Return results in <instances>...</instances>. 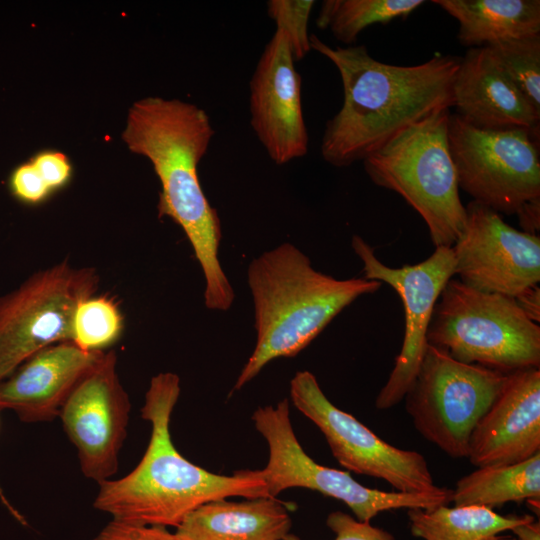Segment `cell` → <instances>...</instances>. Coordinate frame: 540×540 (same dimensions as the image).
<instances>
[{
    "label": "cell",
    "instance_id": "23",
    "mask_svg": "<svg viewBox=\"0 0 540 540\" xmlns=\"http://www.w3.org/2000/svg\"><path fill=\"white\" fill-rule=\"evenodd\" d=\"M424 3L423 0H325L316 25L322 30L329 29L338 41L350 45L368 26L406 18Z\"/></svg>",
    "mask_w": 540,
    "mask_h": 540
},
{
    "label": "cell",
    "instance_id": "1",
    "mask_svg": "<svg viewBox=\"0 0 540 540\" xmlns=\"http://www.w3.org/2000/svg\"><path fill=\"white\" fill-rule=\"evenodd\" d=\"M311 49L337 68L343 103L328 120L323 159L335 167L363 161L396 133L440 109L453 107L460 57L435 54L412 66L383 63L364 45L333 48L310 34Z\"/></svg>",
    "mask_w": 540,
    "mask_h": 540
},
{
    "label": "cell",
    "instance_id": "15",
    "mask_svg": "<svg viewBox=\"0 0 540 540\" xmlns=\"http://www.w3.org/2000/svg\"><path fill=\"white\" fill-rule=\"evenodd\" d=\"M289 40L276 29L250 81V124L277 165L304 157L308 133L301 100V77Z\"/></svg>",
    "mask_w": 540,
    "mask_h": 540
},
{
    "label": "cell",
    "instance_id": "34",
    "mask_svg": "<svg viewBox=\"0 0 540 540\" xmlns=\"http://www.w3.org/2000/svg\"><path fill=\"white\" fill-rule=\"evenodd\" d=\"M528 508L539 517L540 499H528L526 500Z\"/></svg>",
    "mask_w": 540,
    "mask_h": 540
},
{
    "label": "cell",
    "instance_id": "10",
    "mask_svg": "<svg viewBox=\"0 0 540 540\" xmlns=\"http://www.w3.org/2000/svg\"><path fill=\"white\" fill-rule=\"evenodd\" d=\"M540 135L523 128L489 130L449 115L448 141L459 188L499 214L515 215L540 197Z\"/></svg>",
    "mask_w": 540,
    "mask_h": 540
},
{
    "label": "cell",
    "instance_id": "31",
    "mask_svg": "<svg viewBox=\"0 0 540 540\" xmlns=\"http://www.w3.org/2000/svg\"><path fill=\"white\" fill-rule=\"evenodd\" d=\"M521 231L538 235L540 230V197L525 202L516 212Z\"/></svg>",
    "mask_w": 540,
    "mask_h": 540
},
{
    "label": "cell",
    "instance_id": "35",
    "mask_svg": "<svg viewBox=\"0 0 540 540\" xmlns=\"http://www.w3.org/2000/svg\"><path fill=\"white\" fill-rule=\"evenodd\" d=\"M489 540H517L514 536H506V535H503L502 534H498L492 538H490Z\"/></svg>",
    "mask_w": 540,
    "mask_h": 540
},
{
    "label": "cell",
    "instance_id": "2",
    "mask_svg": "<svg viewBox=\"0 0 540 540\" xmlns=\"http://www.w3.org/2000/svg\"><path fill=\"white\" fill-rule=\"evenodd\" d=\"M214 134L202 108L179 99L146 97L130 107L122 138L153 165L161 184L158 216L172 219L189 240L204 275L206 307L226 311L234 291L218 258L220 219L198 176Z\"/></svg>",
    "mask_w": 540,
    "mask_h": 540
},
{
    "label": "cell",
    "instance_id": "18",
    "mask_svg": "<svg viewBox=\"0 0 540 540\" xmlns=\"http://www.w3.org/2000/svg\"><path fill=\"white\" fill-rule=\"evenodd\" d=\"M453 107L474 127L523 128L540 135V113L488 47L469 48L453 83Z\"/></svg>",
    "mask_w": 540,
    "mask_h": 540
},
{
    "label": "cell",
    "instance_id": "12",
    "mask_svg": "<svg viewBox=\"0 0 540 540\" xmlns=\"http://www.w3.org/2000/svg\"><path fill=\"white\" fill-rule=\"evenodd\" d=\"M351 244L363 262L364 278L390 285L404 307L403 344L375 400L377 409L386 410L404 399L419 371L428 346L427 333L435 305L443 288L455 275L454 254L452 247H436L420 263L391 268L375 256L374 249L362 237L354 235Z\"/></svg>",
    "mask_w": 540,
    "mask_h": 540
},
{
    "label": "cell",
    "instance_id": "26",
    "mask_svg": "<svg viewBox=\"0 0 540 540\" xmlns=\"http://www.w3.org/2000/svg\"><path fill=\"white\" fill-rule=\"evenodd\" d=\"M313 0H270L267 2L269 17L276 29L285 33L295 61L302 60L311 50L308 21L314 6Z\"/></svg>",
    "mask_w": 540,
    "mask_h": 540
},
{
    "label": "cell",
    "instance_id": "6",
    "mask_svg": "<svg viewBox=\"0 0 540 540\" xmlns=\"http://www.w3.org/2000/svg\"><path fill=\"white\" fill-rule=\"evenodd\" d=\"M428 344L467 364L504 373L540 368V326L515 299L451 278L435 305Z\"/></svg>",
    "mask_w": 540,
    "mask_h": 540
},
{
    "label": "cell",
    "instance_id": "20",
    "mask_svg": "<svg viewBox=\"0 0 540 540\" xmlns=\"http://www.w3.org/2000/svg\"><path fill=\"white\" fill-rule=\"evenodd\" d=\"M459 23L461 45L478 48L540 35L539 0H433Z\"/></svg>",
    "mask_w": 540,
    "mask_h": 540
},
{
    "label": "cell",
    "instance_id": "7",
    "mask_svg": "<svg viewBox=\"0 0 540 540\" xmlns=\"http://www.w3.org/2000/svg\"><path fill=\"white\" fill-rule=\"evenodd\" d=\"M509 373L455 360L428 344L404 396L415 429L452 458H467L472 432L504 388Z\"/></svg>",
    "mask_w": 540,
    "mask_h": 540
},
{
    "label": "cell",
    "instance_id": "8",
    "mask_svg": "<svg viewBox=\"0 0 540 540\" xmlns=\"http://www.w3.org/2000/svg\"><path fill=\"white\" fill-rule=\"evenodd\" d=\"M100 275L68 258L39 269L0 296V382L29 357L52 344L72 341L78 304L95 295Z\"/></svg>",
    "mask_w": 540,
    "mask_h": 540
},
{
    "label": "cell",
    "instance_id": "25",
    "mask_svg": "<svg viewBox=\"0 0 540 540\" xmlns=\"http://www.w3.org/2000/svg\"><path fill=\"white\" fill-rule=\"evenodd\" d=\"M486 47L540 113V35L502 41Z\"/></svg>",
    "mask_w": 540,
    "mask_h": 540
},
{
    "label": "cell",
    "instance_id": "33",
    "mask_svg": "<svg viewBox=\"0 0 540 540\" xmlns=\"http://www.w3.org/2000/svg\"><path fill=\"white\" fill-rule=\"evenodd\" d=\"M511 531L517 540H540V522L535 518L517 525Z\"/></svg>",
    "mask_w": 540,
    "mask_h": 540
},
{
    "label": "cell",
    "instance_id": "17",
    "mask_svg": "<svg viewBox=\"0 0 540 540\" xmlns=\"http://www.w3.org/2000/svg\"><path fill=\"white\" fill-rule=\"evenodd\" d=\"M104 354L83 350L70 340L43 348L0 382V410H12L26 423L59 417L73 389Z\"/></svg>",
    "mask_w": 540,
    "mask_h": 540
},
{
    "label": "cell",
    "instance_id": "5",
    "mask_svg": "<svg viewBox=\"0 0 540 540\" xmlns=\"http://www.w3.org/2000/svg\"><path fill=\"white\" fill-rule=\"evenodd\" d=\"M449 109L405 127L363 160L366 174L424 220L436 247H452L466 221L448 141Z\"/></svg>",
    "mask_w": 540,
    "mask_h": 540
},
{
    "label": "cell",
    "instance_id": "27",
    "mask_svg": "<svg viewBox=\"0 0 540 540\" xmlns=\"http://www.w3.org/2000/svg\"><path fill=\"white\" fill-rule=\"evenodd\" d=\"M326 524L335 534L334 540H395L391 533L372 525L370 521H360L339 510L327 516ZM283 540L301 539L289 533Z\"/></svg>",
    "mask_w": 540,
    "mask_h": 540
},
{
    "label": "cell",
    "instance_id": "4",
    "mask_svg": "<svg viewBox=\"0 0 540 540\" xmlns=\"http://www.w3.org/2000/svg\"><path fill=\"white\" fill-rule=\"evenodd\" d=\"M247 281L254 305L256 345L233 391L271 361L294 357L358 297L375 293L380 281L336 279L313 268L296 246L283 243L253 259Z\"/></svg>",
    "mask_w": 540,
    "mask_h": 540
},
{
    "label": "cell",
    "instance_id": "19",
    "mask_svg": "<svg viewBox=\"0 0 540 540\" xmlns=\"http://www.w3.org/2000/svg\"><path fill=\"white\" fill-rule=\"evenodd\" d=\"M293 508L277 497L214 500L190 512L174 534L178 540H283Z\"/></svg>",
    "mask_w": 540,
    "mask_h": 540
},
{
    "label": "cell",
    "instance_id": "11",
    "mask_svg": "<svg viewBox=\"0 0 540 540\" xmlns=\"http://www.w3.org/2000/svg\"><path fill=\"white\" fill-rule=\"evenodd\" d=\"M294 406L324 435L334 458L347 471L386 481L398 492L436 494L447 487L434 483L425 457L393 446L335 406L309 371L297 372L290 382Z\"/></svg>",
    "mask_w": 540,
    "mask_h": 540
},
{
    "label": "cell",
    "instance_id": "13",
    "mask_svg": "<svg viewBox=\"0 0 540 540\" xmlns=\"http://www.w3.org/2000/svg\"><path fill=\"white\" fill-rule=\"evenodd\" d=\"M452 246L455 275L474 289L515 298L540 281V238L518 230L476 201Z\"/></svg>",
    "mask_w": 540,
    "mask_h": 540
},
{
    "label": "cell",
    "instance_id": "16",
    "mask_svg": "<svg viewBox=\"0 0 540 540\" xmlns=\"http://www.w3.org/2000/svg\"><path fill=\"white\" fill-rule=\"evenodd\" d=\"M540 453V368L509 373L499 396L476 424L468 459L477 467L523 462Z\"/></svg>",
    "mask_w": 540,
    "mask_h": 540
},
{
    "label": "cell",
    "instance_id": "3",
    "mask_svg": "<svg viewBox=\"0 0 540 540\" xmlns=\"http://www.w3.org/2000/svg\"><path fill=\"white\" fill-rule=\"evenodd\" d=\"M180 391V378L175 373L163 372L151 378L141 408V417L151 424L142 459L124 477L98 483L93 506L112 519L176 528L207 502L236 496L269 497L261 470L216 474L178 452L171 439L170 420Z\"/></svg>",
    "mask_w": 540,
    "mask_h": 540
},
{
    "label": "cell",
    "instance_id": "29",
    "mask_svg": "<svg viewBox=\"0 0 540 540\" xmlns=\"http://www.w3.org/2000/svg\"><path fill=\"white\" fill-rule=\"evenodd\" d=\"M90 540H178L166 527L138 525L112 519Z\"/></svg>",
    "mask_w": 540,
    "mask_h": 540
},
{
    "label": "cell",
    "instance_id": "28",
    "mask_svg": "<svg viewBox=\"0 0 540 540\" xmlns=\"http://www.w3.org/2000/svg\"><path fill=\"white\" fill-rule=\"evenodd\" d=\"M8 183L12 195L29 205L40 204L53 193L30 160L13 169Z\"/></svg>",
    "mask_w": 540,
    "mask_h": 540
},
{
    "label": "cell",
    "instance_id": "32",
    "mask_svg": "<svg viewBox=\"0 0 540 540\" xmlns=\"http://www.w3.org/2000/svg\"><path fill=\"white\" fill-rule=\"evenodd\" d=\"M522 312L534 323L540 321V288L539 284L533 285L515 298Z\"/></svg>",
    "mask_w": 540,
    "mask_h": 540
},
{
    "label": "cell",
    "instance_id": "21",
    "mask_svg": "<svg viewBox=\"0 0 540 540\" xmlns=\"http://www.w3.org/2000/svg\"><path fill=\"white\" fill-rule=\"evenodd\" d=\"M528 499H540V453L516 464L477 468L456 482L451 502L493 509Z\"/></svg>",
    "mask_w": 540,
    "mask_h": 540
},
{
    "label": "cell",
    "instance_id": "30",
    "mask_svg": "<svg viewBox=\"0 0 540 540\" xmlns=\"http://www.w3.org/2000/svg\"><path fill=\"white\" fill-rule=\"evenodd\" d=\"M30 161L40 173L52 192L68 184L72 176V165L66 154L43 150L35 154Z\"/></svg>",
    "mask_w": 540,
    "mask_h": 540
},
{
    "label": "cell",
    "instance_id": "22",
    "mask_svg": "<svg viewBox=\"0 0 540 540\" xmlns=\"http://www.w3.org/2000/svg\"><path fill=\"white\" fill-rule=\"evenodd\" d=\"M410 532L422 540H489L532 520V515L503 516L481 506L441 505L407 510Z\"/></svg>",
    "mask_w": 540,
    "mask_h": 540
},
{
    "label": "cell",
    "instance_id": "9",
    "mask_svg": "<svg viewBox=\"0 0 540 540\" xmlns=\"http://www.w3.org/2000/svg\"><path fill=\"white\" fill-rule=\"evenodd\" d=\"M252 420L268 444V462L261 470L269 497L289 488H306L342 501L360 521L396 509H433L451 502L452 489L436 494L389 492L366 487L349 471L315 462L300 445L290 420L289 400L258 407Z\"/></svg>",
    "mask_w": 540,
    "mask_h": 540
},
{
    "label": "cell",
    "instance_id": "14",
    "mask_svg": "<svg viewBox=\"0 0 540 540\" xmlns=\"http://www.w3.org/2000/svg\"><path fill=\"white\" fill-rule=\"evenodd\" d=\"M117 354L105 351L102 360L73 389L59 417L77 450L83 475L97 483L118 470L126 439L131 404L117 373Z\"/></svg>",
    "mask_w": 540,
    "mask_h": 540
},
{
    "label": "cell",
    "instance_id": "24",
    "mask_svg": "<svg viewBox=\"0 0 540 540\" xmlns=\"http://www.w3.org/2000/svg\"><path fill=\"white\" fill-rule=\"evenodd\" d=\"M123 328L115 298L95 294L81 301L74 312L72 341L86 351H103L118 340Z\"/></svg>",
    "mask_w": 540,
    "mask_h": 540
}]
</instances>
